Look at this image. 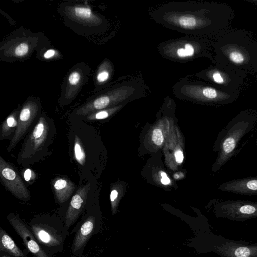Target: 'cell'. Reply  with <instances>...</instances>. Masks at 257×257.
Here are the masks:
<instances>
[{"label":"cell","instance_id":"obj_17","mask_svg":"<svg viewBox=\"0 0 257 257\" xmlns=\"http://www.w3.org/2000/svg\"><path fill=\"white\" fill-rule=\"evenodd\" d=\"M74 156L76 161L81 165L84 166L86 163V154L81 140L77 135L74 136Z\"/></svg>","mask_w":257,"mask_h":257},{"label":"cell","instance_id":"obj_20","mask_svg":"<svg viewBox=\"0 0 257 257\" xmlns=\"http://www.w3.org/2000/svg\"><path fill=\"white\" fill-rule=\"evenodd\" d=\"M109 115L110 111L102 109L87 115L86 118L89 120H102L107 118Z\"/></svg>","mask_w":257,"mask_h":257},{"label":"cell","instance_id":"obj_21","mask_svg":"<svg viewBox=\"0 0 257 257\" xmlns=\"http://www.w3.org/2000/svg\"><path fill=\"white\" fill-rule=\"evenodd\" d=\"M22 175L25 181L30 184L33 183L36 179V174L30 168H26L24 170Z\"/></svg>","mask_w":257,"mask_h":257},{"label":"cell","instance_id":"obj_2","mask_svg":"<svg viewBox=\"0 0 257 257\" xmlns=\"http://www.w3.org/2000/svg\"><path fill=\"white\" fill-rule=\"evenodd\" d=\"M28 224L35 238L48 254L53 256L63 251L65 240L70 233L62 219L35 217Z\"/></svg>","mask_w":257,"mask_h":257},{"label":"cell","instance_id":"obj_27","mask_svg":"<svg viewBox=\"0 0 257 257\" xmlns=\"http://www.w3.org/2000/svg\"><path fill=\"white\" fill-rule=\"evenodd\" d=\"M118 193L116 190L113 189L111 191V192L110 193V201H111V202L112 204V209H113V208L114 207L115 202L118 197Z\"/></svg>","mask_w":257,"mask_h":257},{"label":"cell","instance_id":"obj_30","mask_svg":"<svg viewBox=\"0 0 257 257\" xmlns=\"http://www.w3.org/2000/svg\"><path fill=\"white\" fill-rule=\"evenodd\" d=\"M55 52L53 49H49L45 52L43 56L46 59H49L55 55Z\"/></svg>","mask_w":257,"mask_h":257},{"label":"cell","instance_id":"obj_28","mask_svg":"<svg viewBox=\"0 0 257 257\" xmlns=\"http://www.w3.org/2000/svg\"><path fill=\"white\" fill-rule=\"evenodd\" d=\"M175 160L177 163H181L182 162L184 156L183 152L180 150H177L175 152Z\"/></svg>","mask_w":257,"mask_h":257},{"label":"cell","instance_id":"obj_10","mask_svg":"<svg viewBox=\"0 0 257 257\" xmlns=\"http://www.w3.org/2000/svg\"><path fill=\"white\" fill-rule=\"evenodd\" d=\"M37 112V106L33 103H28L22 108L15 134L8 146V152L11 151L23 138L36 116Z\"/></svg>","mask_w":257,"mask_h":257},{"label":"cell","instance_id":"obj_1","mask_svg":"<svg viewBox=\"0 0 257 257\" xmlns=\"http://www.w3.org/2000/svg\"><path fill=\"white\" fill-rule=\"evenodd\" d=\"M257 125V113L242 112L233 118L219 133L216 142L218 156L215 171L223 166L237 153L238 144Z\"/></svg>","mask_w":257,"mask_h":257},{"label":"cell","instance_id":"obj_29","mask_svg":"<svg viewBox=\"0 0 257 257\" xmlns=\"http://www.w3.org/2000/svg\"><path fill=\"white\" fill-rule=\"evenodd\" d=\"M161 175L162 176L161 182L163 184L167 185L170 183L169 178L167 177V174L165 172H162Z\"/></svg>","mask_w":257,"mask_h":257},{"label":"cell","instance_id":"obj_11","mask_svg":"<svg viewBox=\"0 0 257 257\" xmlns=\"http://www.w3.org/2000/svg\"><path fill=\"white\" fill-rule=\"evenodd\" d=\"M219 189L239 195H257V176L235 179L222 183Z\"/></svg>","mask_w":257,"mask_h":257},{"label":"cell","instance_id":"obj_8","mask_svg":"<svg viewBox=\"0 0 257 257\" xmlns=\"http://www.w3.org/2000/svg\"><path fill=\"white\" fill-rule=\"evenodd\" d=\"M6 218L17 234L22 239L27 250L34 257H52L48 254L41 247L33 235L30 228L18 214L9 213Z\"/></svg>","mask_w":257,"mask_h":257},{"label":"cell","instance_id":"obj_18","mask_svg":"<svg viewBox=\"0 0 257 257\" xmlns=\"http://www.w3.org/2000/svg\"><path fill=\"white\" fill-rule=\"evenodd\" d=\"M228 57L229 60L234 64H243L246 60L245 56L241 51L238 50L230 51L228 54Z\"/></svg>","mask_w":257,"mask_h":257},{"label":"cell","instance_id":"obj_7","mask_svg":"<svg viewBox=\"0 0 257 257\" xmlns=\"http://www.w3.org/2000/svg\"><path fill=\"white\" fill-rule=\"evenodd\" d=\"M0 179L2 183L12 195L23 201H29L31 196L15 168L0 157Z\"/></svg>","mask_w":257,"mask_h":257},{"label":"cell","instance_id":"obj_12","mask_svg":"<svg viewBox=\"0 0 257 257\" xmlns=\"http://www.w3.org/2000/svg\"><path fill=\"white\" fill-rule=\"evenodd\" d=\"M52 184L56 200L60 204L65 203L70 198L75 188L74 183L66 178H55Z\"/></svg>","mask_w":257,"mask_h":257},{"label":"cell","instance_id":"obj_24","mask_svg":"<svg viewBox=\"0 0 257 257\" xmlns=\"http://www.w3.org/2000/svg\"><path fill=\"white\" fill-rule=\"evenodd\" d=\"M81 75L77 71H74L70 73L68 77V82L71 85H76L80 81Z\"/></svg>","mask_w":257,"mask_h":257},{"label":"cell","instance_id":"obj_16","mask_svg":"<svg viewBox=\"0 0 257 257\" xmlns=\"http://www.w3.org/2000/svg\"><path fill=\"white\" fill-rule=\"evenodd\" d=\"M195 53V49L192 43L184 42L177 45L175 50V56L180 59H184L193 57Z\"/></svg>","mask_w":257,"mask_h":257},{"label":"cell","instance_id":"obj_9","mask_svg":"<svg viewBox=\"0 0 257 257\" xmlns=\"http://www.w3.org/2000/svg\"><path fill=\"white\" fill-rule=\"evenodd\" d=\"M91 183L80 187L72 196L63 218L66 229L69 231L74 225L86 208L88 194Z\"/></svg>","mask_w":257,"mask_h":257},{"label":"cell","instance_id":"obj_14","mask_svg":"<svg viewBox=\"0 0 257 257\" xmlns=\"http://www.w3.org/2000/svg\"><path fill=\"white\" fill-rule=\"evenodd\" d=\"M181 88L180 91L182 94L199 96L209 100H216L219 97L218 91L211 87L186 84Z\"/></svg>","mask_w":257,"mask_h":257},{"label":"cell","instance_id":"obj_22","mask_svg":"<svg viewBox=\"0 0 257 257\" xmlns=\"http://www.w3.org/2000/svg\"><path fill=\"white\" fill-rule=\"evenodd\" d=\"M29 51V46L27 43L19 44L15 49V55L19 57L25 56Z\"/></svg>","mask_w":257,"mask_h":257},{"label":"cell","instance_id":"obj_23","mask_svg":"<svg viewBox=\"0 0 257 257\" xmlns=\"http://www.w3.org/2000/svg\"><path fill=\"white\" fill-rule=\"evenodd\" d=\"M152 139L155 144L157 145H160L162 144L163 142L164 138L162 131L160 129L155 128L153 130Z\"/></svg>","mask_w":257,"mask_h":257},{"label":"cell","instance_id":"obj_19","mask_svg":"<svg viewBox=\"0 0 257 257\" xmlns=\"http://www.w3.org/2000/svg\"><path fill=\"white\" fill-rule=\"evenodd\" d=\"M74 14L78 18L89 19L92 17V12L90 8L76 7L74 8Z\"/></svg>","mask_w":257,"mask_h":257},{"label":"cell","instance_id":"obj_15","mask_svg":"<svg viewBox=\"0 0 257 257\" xmlns=\"http://www.w3.org/2000/svg\"><path fill=\"white\" fill-rule=\"evenodd\" d=\"M19 113V111L14 112L3 121L1 127V140L12 139L17 126Z\"/></svg>","mask_w":257,"mask_h":257},{"label":"cell","instance_id":"obj_4","mask_svg":"<svg viewBox=\"0 0 257 257\" xmlns=\"http://www.w3.org/2000/svg\"><path fill=\"white\" fill-rule=\"evenodd\" d=\"M46 118L41 117L34 127L26 137L18 154V164L28 165L34 163L40 158L53 139V130Z\"/></svg>","mask_w":257,"mask_h":257},{"label":"cell","instance_id":"obj_6","mask_svg":"<svg viewBox=\"0 0 257 257\" xmlns=\"http://www.w3.org/2000/svg\"><path fill=\"white\" fill-rule=\"evenodd\" d=\"M215 215L235 221H245L257 217V202L227 200L218 202L214 207Z\"/></svg>","mask_w":257,"mask_h":257},{"label":"cell","instance_id":"obj_3","mask_svg":"<svg viewBox=\"0 0 257 257\" xmlns=\"http://www.w3.org/2000/svg\"><path fill=\"white\" fill-rule=\"evenodd\" d=\"M199 235V248L203 253H215L220 257H257V243H250L216 235L208 223H203Z\"/></svg>","mask_w":257,"mask_h":257},{"label":"cell","instance_id":"obj_26","mask_svg":"<svg viewBox=\"0 0 257 257\" xmlns=\"http://www.w3.org/2000/svg\"><path fill=\"white\" fill-rule=\"evenodd\" d=\"M211 78L217 84H222L224 83V79L222 75L218 71L214 72L212 74Z\"/></svg>","mask_w":257,"mask_h":257},{"label":"cell","instance_id":"obj_25","mask_svg":"<svg viewBox=\"0 0 257 257\" xmlns=\"http://www.w3.org/2000/svg\"><path fill=\"white\" fill-rule=\"evenodd\" d=\"M109 77V73L106 70H103L99 72L97 75V80L99 82H104Z\"/></svg>","mask_w":257,"mask_h":257},{"label":"cell","instance_id":"obj_13","mask_svg":"<svg viewBox=\"0 0 257 257\" xmlns=\"http://www.w3.org/2000/svg\"><path fill=\"white\" fill-rule=\"evenodd\" d=\"M0 257H28L2 228H0Z\"/></svg>","mask_w":257,"mask_h":257},{"label":"cell","instance_id":"obj_5","mask_svg":"<svg viewBox=\"0 0 257 257\" xmlns=\"http://www.w3.org/2000/svg\"><path fill=\"white\" fill-rule=\"evenodd\" d=\"M100 214L88 211L76 223L70 234L74 233L70 257H85L83 252L90 238L100 231L102 225Z\"/></svg>","mask_w":257,"mask_h":257}]
</instances>
